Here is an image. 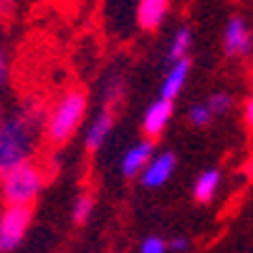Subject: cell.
<instances>
[{
  "label": "cell",
  "mask_w": 253,
  "mask_h": 253,
  "mask_svg": "<svg viewBox=\"0 0 253 253\" xmlns=\"http://www.w3.org/2000/svg\"><path fill=\"white\" fill-rule=\"evenodd\" d=\"M48 104L38 94L23 96L10 112H0V175L15 165L36 160L41 139H43Z\"/></svg>",
  "instance_id": "6da1fadb"
},
{
  "label": "cell",
  "mask_w": 253,
  "mask_h": 253,
  "mask_svg": "<svg viewBox=\"0 0 253 253\" xmlns=\"http://www.w3.org/2000/svg\"><path fill=\"white\" fill-rule=\"evenodd\" d=\"M89 109V96L84 89L71 86L46 109V122H43V137L51 147H63L86 119Z\"/></svg>",
  "instance_id": "7a4b0ae2"
},
{
  "label": "cell",
  "mask_w": 253,
  "mask_h": 253,
  "mask_svg": "<svg viewBox=\"0 0 253 253\" xmlns=\"http://www.w3.org/2000/svg\"><path fill=\"white\" fill-rule=\"evenodd\" d=\"M48 185V170L38 160H28L15 165L13 170L0 175V198L5 205L15 208H33L38 195Z\"/></svg>",
  "instance_id": "3957f363"
},
{
  "label": "cell",
  "mask_w": 253,
  "mask_h": 253,
  "mask_svg": "<svg viewBox=\"0 0 253 253\" xmlns=\"http://www.w3.org/2000/svg\"><path fill=\"white\" fill-rule=\"evenodd\" d=\"M33 220V208L5 205L0 213V253H13L23 243Z\"/></svg>",
  "instance_id": "277c9868"
},
{
  "label": "cell",
  "mask_w": 253,
  "mask_h": 253,
  "mask_svg": "<svg viewBox=\"0 0 253 253\" xmlns=\"http://www.w3.org/2000/svg\"><path fill=\"white\" fill-rule=\"evenodd\" d=\"M253 48V33L243 15H230L223 28V53L233 61L248 58Z\"/></svg>",
  "instance_id": "5b68a950"
},
{
  "label": "cell",
  "mask_w": 253,
  "mask_h": 253,
  "mask_svg": "<svg viewBox=\"0 0 253 253\" xmlns=\"http://www.w3.org/2000/svg\"><path fill=\"white\" fill-rule=\"evenodd\" d=\"M175 167H177V157L172 152H155L152 160L139 172V185L147 190H157L167 185V180L175 175Z\"/></svg>",
  "instance_id": "8992f818"
},
{
  "label": "cell",
  "mask_w": 253,
  "mask_h": 253,
  "mask_svg": "<svg viewBox=\"0 0 253 253\" xmlns=\"http://www.w3.org/2000/svg\"><path fill=\"white\" fill-rule=\"evenodd\" d=\"M172 112H175L172 101L155 99L142 114V134H144V139H150V142L160 139L167 132V124L172 122Z\"/></svg>",
  "instance_id": "52a82bcc"
},
{
  "label": "cell",
  "mask_w": 253,
  "mask_h": 253,
  "mask_svg": "<svg viewBox=\"0 0 253 253\" xmlns=\"http://www.w3.org/2000/svg\"><path fill=\"white\" fill-rule=\"evenodd\" d=\"M99 99H101V109L114 112V114L124 104V99H126V74H124L122 66H114L101 76Z\"/></svg>",
  "instance_id": "ba28073f"
},
{
  "label": "cell",
  "mask_w": 253,
  "mask_h": 253,
  "mask_svg": "<svg viewBox=\"0 0 253 253\" xmlns=\"http://www.w3.org/2000/svg\"><path fill=\"white\" fill-rule=\"evenodd\" d=\"M114 122H117V114L114 112H107V109H99V114L86 124V132H84V150L89 155H96L107 139L112 137L114 132Z\"/></svg>",
  "instance_id": "9c48e42d"
},
{
  "label": "cell",
  "mask_w": 253,
  "mask_h": 253,
  "mask_svg": "<svg viewBox=\"0 0 253 253\" xmlns=\"http://www.w3.org/2000/svg\"><path fill=\"white\" fill-rule=\"evenodd\" d=\"M190 69H193V61H190V58H182V61L170 63L167 74L162 76L157 99H165V101H172V104H175V99L182 94L185 84H187V79H190Z\"/></svg>",
  "instance_id": "30bf717a"
},
{
  "label": "cell",
  "mask_w": 253,
  "mask_h": 253,
  "mask_svg": "<svg viewBox=\"0 0 253 253\" xmlns=\"http://www.w3.org/2000/svg\"><path fill=\"white\" fill-rule=\"evenodd\" d=\"M170 15V0H139L137 3V26L142 31H160Z\"/></svg>",
  "instance_id": "8fae6325"
},
{
  "label": "cell",
  "mask_w": 253,
  "mask_h": 253,
  "mask_svg": "<svg viewBox=\"0 0 253 253\" xmlns=\"http://www.w3.org/2000/svg\"><path fill=\"white\" fill-rule=\"evenodd\" d=\"M152 155H155V142L139 139L137 144H132L129 150L122 155V165H119L122 175L129 177V180H132V177H139V172L144 170V165L152 160Z\"/></svg>",
  "instance_id": "7c38bea8"
},
{
  "label": "cell",
  "mask_w": 253,
  "mask_h": 253,
  "mask_svg": "<svg viewBox=\"0 0 253 253\" xmlns=\"http://www.w3.org/2000/svg\"><path fill=\"white\" fill-rule=\"evenodd\" d=\"M220 185H223V172L215 170V167H208V170H203L193 182V198L205 205L210 200H215Z\"/></svg>",
  "instance_id": "4fadbf2b"
},
{
  "label": "cell",
  "mask_w": 253,
  "mask_h": 253,
  "mask_svg": "<svg viewBox=\"0 0 253 253\" xmlns=\"http://www.w3.org/2000/svg\"><path fill=\"white\" fill-rule=\"evenodd\" d=\"M190 48H193V28L180 26L170 38V46H167V61L175 63V61L190 58Z\"/></svg>",
  "instance_id": "5bb4252c"
},
{
  "label": "cell",
  "mask_w": 253,
  "mask_h": 253,
  "mask_svg": "<svg viewBox=\"0 0 253 253\" xmlns=\"http://www.w3.org/2000/svg\"><path fill=\"white\" fill-rule=\"evenodd\" d=\"M94 205H96L94 193H89V190L79 193L74 205H71V220H74V225H84V223H86L91 218V213H94Z\"/></svg>",
  "instance_id": "9a60e30c"
},
{
  "label": "cell",
  "mask_w": 253,
  "mask_h": 253,
  "mask_svg": "<svg viewBox=\"0 0 253 253\" xmlns=\"http://www.w3.org/2000/svg\"><path fill=\"white\" fill-rule=\"evenodd\" d=\"M205 104H208V109L213 117H223V114H230L236 109V96L230 91H213L205 99Z\"/></svg>",
  "instance_id": "2e32d148"
},
{
  "label": "cell",
  "mask_w": 253,
  "mask_h": 253,
  "mask_svg": "<svg viewBox=\"0 0 253 253\" xmlns=\"http://www.w3.org/2000/svg\"><path fill=\"white\" fill-rule=\"evenodd\" d=\"M213 114H210V109H208V104L205 101H200V104H193L190 107V112H187V122L193 124V126H198V129H205V126H210L213 124Z\"/></svg>",
  "instance_id": "e0dca14e"
},
{
  "label": "cell",
  "mask_w": 253,
  "mask_h": 253,
  "mask_svg": "<svg viewBox=\"0 0 253 253\" xmlns=\"http://www.w3.org/2000/svg\"><path fill=\"white\" fill-rule=\"evenodd\" d=\"M10 74H13V58H10V48L3 38H0V91L10 84Z\"/></svg>",
  "instance_id": "ac0fdd59"
},
{
  "label": "cell",
  "mask_w": 253,
  "mask_h": 253,
  "mask_svg": "<svg viewBox=\"0 0 253 253\" xmlns=\"http://www.w3.org/2000/svg\"><path fill=\"white\" fill-rule=\"evenodd\" d=\"M137 253H167V241L160 238V236H147L139 243Z\"/></svg>",
  "instance_id": "d6986e66"
},
{
  "label": "cell",
  "mask_w": 253,
  "mask_h": 253,
  "mask_svg": "<svg viewBox=\"0 0 253 253\" xmlns=\"http://www.w3.org/2000/svg\"><path fill=\"white\" fill-rule=\"evenodd\" d=\"M18 13V0H0V23H10Z\"/></svg>",
  "instance_id": "ffe728a7"
},
{
  "label": "cell",
  "mask_w": 253,
  "mask_h": 253,
  "mask_svg": "<svg viewBox=\"0 0 253 253\" xmlns=\"http://www.w3.org/2000/svg\"><path fill=\"white\" fill-rule=\"evenodd\" d=\"M190 248V241L185 238V236H180V238H172V241H167V251H175V253H185Z\"/></svg>",
  "instance_id": "44dd1931"
},
{
  "label": "cell",
  "mask_w": 253,
  "mask_h": 253,
  "mask_svg": "<svg viewBox=\"0 0 253 253\" xmlns=\"http://www.w3.org/2000/svg\"><path fill=\"white\" fill-rule=\"evenodd\" d=\"M243 124H246V129L253 126V99L251 96L243 101Z\"/></svg>",
  "instance_id": "7402d4cb"
}]
</instances>
